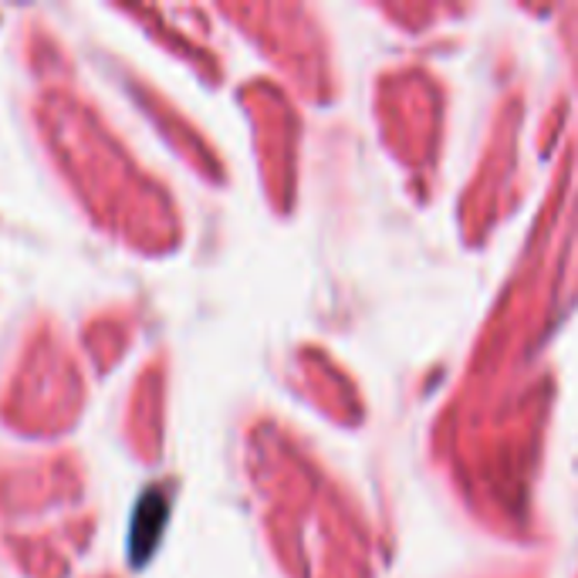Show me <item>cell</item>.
Listing matches in <instances>:
<instances>
[{
  "instance_id": "obj_1",
  "label": "cell",
  "mask_w": 578,
  "mask_h": 578,
  "mask_svg": "<svg viewBox=\"0 0 578 578\" xmlns=\"http://www.w3.org/2000/svg\"><path fill=\"white\" fill-rule=\"evenodd\" d=\"M163 522H166V500H163L159 494H146L143 504H140L136 528H133V551H136V561H146L153 541L159 538Z\"/></svg>"
}]
</instances>
